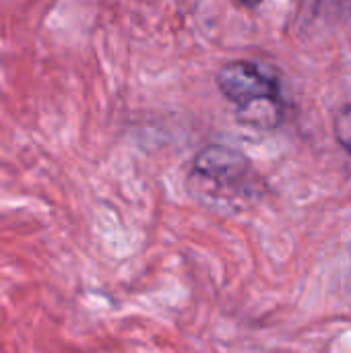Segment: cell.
Listing matches in <instances>:
<instances>
[{
	"label": "cell",
	"instance_id": "1",
	"mask_svg": "<svg viewBox=\"0 0 351 353\" xmlns=\"http://www.w3.org/2000/svg\"><path fill=\"white\" fill-rule=\"evenodd\" d=\"M217 87L236 105L242 124L261 130H273L281 124V85L267 68L248 60L228 62L217 72Z\"/></svg>",
	"mask_w": 351,
	"mask_h": 353
},
{
	"label": "cell",
	"instance_id": "2",
	"mask_svg": "<svg viewBox=\"0 0 351 353\" xmlns=\"http://www.w3.org/2000/svg\"><path fill=\"white\" fill-rule=\"evenodd\" d=\"M194 170H197V174L213 180L215 184L232 186L248 176L250 163L240 151L228 149L223 145H211L197 155Z\"/></svg>",
	"mask_w": 351,
	"mask_h": 353
},
{
	"label": "cell",
	"instance_id": "3",
	"mask_svg": "<svg viewBox=\"0 0 351 353\" xmlns=\"http://www.w3.org/2000/svg\"><path fill=\"white\" fill-rule=\"evenodd\" d=\"M333 130H335L337 141L351 155V105H345L343 110H339V114L335 116V122H333Z\"/></svg>",
	"mask_w": 351,
	"mask_h": 353
},
{
	"label": "cell",
	"instance_id": "4",
	"mask_svg": "<svg viewBox=\"0 0 351 353\" xmlns=\"http://www.w3.org/2000/svg\"><path fill=\"white\" fill-rule=\"evenodd\" d=\"M244 4H248V6H257V4H261V0H244Z\"/></svg>",
	"mask_w": 351,
	"mask_h": 353
}]
</instances>
